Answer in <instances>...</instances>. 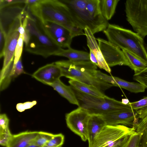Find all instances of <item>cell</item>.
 I'll list each match as a JSON object with an SVG mask.
<instances>
[{"label":"cell","instance_id":"cell-1","mask_svg":"<svg viewBox=\"0 0 147 147\" xmlns=\"http://www.w3.org/2000/svg\"><path fill=\"white\" fill-rule=\"evenodd\" d=\"M28 8L30 13L40 21L51 22L61 25L69 30L74 37L85 35L67 6L61 0H39Z\"/></svg>","mask_w":147,"mask_h":147},{"label":"cell","instance_id":"cell-2","mask_svg":"<svg viewBox=\"0 0 147 147\" xmlns=\"http://www.w3.org/2000/svg\"><path fill=\"white\" fill-rule=\"evenodd\" d=\"M22 26L25 30L24 40L26 51L46 58L56 55L62 49L48 35L40 21L30 16L28 11L25 15Z\"/></svg>","mask_w":147,"mask_h":147},{"label":"cell","instance_id":"cell-3","mask_svg":"<svg viewBox=\"0 0 147 147\" xmlns=\"http://www.w3.org/2000/svg\"><path fill=\"white\" fill-rule=\"evenodd\" d=\"M61 68L62 76L94 87L104 91L113 86L112 84L96 77L97 66L90 61H74L68 60L55 62Z\"/></svg>","mask_w":147,"mask_h":147},{"label":"cell","instance_id":"cell-4","mask_svg":"<svg viewBox=\"0 0 147 147\" xmlns=\"http://www.w3.org/2000/svg\"><path fill=\"white\" fill-rule=\"evenodd\" d=\"M103 32L108 41L120 49L133 53L147 64V46L144 39L138 33L110 24Z\"/></svg>","mask_w":147,"mask_h":147},{"label":"cell","instance_id":"cell-5","mask_svg":"<svg viewBox=\"0 0 147 147\" xmlns=\"http://www.w3.org/2000/svg\"><path fill=\"white\" fill-rule=\"evenodd\" d=\"M72 88L78 100V107L86 110L90 115H103L114 112L133 110L129 103L123 104L106 95L104 97L90 95Z\"/></svg>","mask_w":147,"mask_h":147},{"label":"cell","instance_id":"cell-6","mask_svg":"<svg viewBox=\"0 0 147 147\" xmlns=\"http://www.w3.org/2000/svg\"><path fill=\"white\" fill-rule=\"evenodd\" d=\"M69 9L75 22L82 30L86 27L92 34L105 30L109 23L107 20H102L93 18L86 8V0H62Z\"/></svg>","mask_w":147,"mask_h":147},{"label":"cell","instance_id":"cell-7","mask_svg":"<svg viewBox=\"0 0 147 147\" xmlns=\"http://www.w3.org/2000/svg\"><path fill=\"white\" fill-rule=\"evenodd\" d=\"M125 5L127 21L144 39L147 36V0H127Z\"/></svg>","mask_w":147,"mask_h":147},{"label":"cell","instance_id":"cell-8","mask_svg":"<svg viewBox=\"0 0 147 147\" xmlns=\"http://www.w3.org/2000/svg\"><path fill=\"white\" fill-rule=\"evenodd\" d=\"M28 9L25 0H0V29L7 36L13 25Z\"/></svg>","mask_w":147,"mask_h":147},{"label":"cell","instance_id":"cell-9","mask_svg":"<svg viewBox=\"0 0 147 147\" xmlns=\"http://www.w3.org/2000/svg\"><path fill=\"white\" fill-rule=\"evenodd\" d=\"M136 131L134 127L123 125H106L94 140L91 147L113 146L122 138Z\"/></svg>","mask_w":147,"mask_h":147},{"label":"cell","instance_id":"cell-10","mask_svg":"<svg viewBox=\"0 0 147 147\" xmlns=\"http://www.w3.org/2000/svg\"><path fill=\"white\" fill-rule=\"evenodd\" d=\"M90 116L86 110L80 107L65 115L67 127L84 142L87 140V127Z\"/></svg>","mask_w":147,"mask_h":147},{"label":"cell","instance_id":"cell-11","mask_svg":"<svg viewBox=\"0 0 147 147\" xmlns=\"http://www.w3.org/2000/svg\"><path fill=\"white\" fill-rule=\"evenodd\" d=\"M40 22L46 33L57 45L62 48L71 47L74 37L69 30L54 22Z\"/></svg>","mask_w":147,"mask_h":147},{"label":"cell","instance_id":"cell-12","mask_svg":"<svg viewBox=\"0 0 147 147\" xmlns=\"http://www.w3.org/2000/svg\"><path fill=\"white\" fill-rule=\"evenodd\" d=\"M96 39L103 57L110 67L117 65L129 67V64L122 50L108 41L100 38Z\"/></svg>","mask_w":147,"mask_h":147},{"label":"cell","instance_id":"cell-13","mask_svg":"<svg viewBox=\"0 0 147 147\" xmlns=\"http://www.w3.org/2000/svg\"><path fill=\"white\" fill-rule=\"evenodd\" d=\"M102 116L107 125H122L135 128L139 120L133 110L114 112Z\"/></svg>","mask_w":147,"mask_h":147},{"label":"cell","instance_id":"cell-14","mask_svg":"<svg viewBox=\"0 0 147 147\" xmlns=\"http://www.w3.org/2000/svg\"><path fill=\"white\" fill-rule=\"evenodd\" d=\"M32 76L42 83L50 86L62 75L61 68L54 62L40 68L33 73Z\"/></svg>","mask_w":147,"mask_h":147},{"label":"cell","instance_id":"cell-15","mask_svg":"<svg viewBox=\"0 0 147 147\" xmlns=\"http://www.w3.org/2000/svg\"><path fill=\"white\" fill-rule=\"evenodd\" d=\"M18 29L13 28L7 35L4 51L3 64L1 71L6 69L14 62L16 48L20 35Z\"/></svg>","mask_w":147,"mask_h":147},{"label":"cell","instance_id":"cell-16","mask_svg":"<svg viewBox=\"0 0 147 147\" xmlns=\"http://www.w3.org/2000/svg\"><path fill=\"white\" fill-rule=\"evenodd\" d=\"M96 76L98 78L112 84L113 86L121 88L133 93L144 92L146 89L142 84L139 83L126 81L117 77L109 76L96 70Z\"/></svg>","mask_w":147,"mask_h":147},{"label":"cell","instance_id":"cell-17","mask_svg":"<svg viewBox=\"0 0 147 147\" xmlns=\"http://www.w3.org/2000/svg\"><path fill=\"white\" fill-rule=\"evenodd\" d=\"M84 30L86 36L87 46L95 56L98 62V67L111 74V70L103 57L94 34L87 27Z\"/></svg>","mask_w":147,"mask_h":147},{"label":"cell","instance_id":"cell-18","mask_svg":"<svg viewBox=\"0 0 147 147\" xmlns=\"http://www.w3.org/2000/svg\"><path fill=\"white\" fill-rule=\"evenodd\" d=\"M106 125L102 115H90L87 127L88 147H91L94 140Z\"/></svg>","mask_w":147,"mask_h":147},{"label":"cell","instance_id":"cell-19","mask_svg":"<svg viewBox=\"0 0 147 147\" xmlns=\"http://www.w3.org/2000/svg\"><path fill=\"white\" fill-rule=\"evenodd\" d=\"M38 132L26 131L13 135L6 147H26L33 142Z\"/></svg>","mask_w":147,"mask_h":147},{"label":"cell","instance_id":"cell-20","mask_svg":"<svg viewBox=\"0 0 147 147\" xmlns=\"http://www.w3.org/2000/svg\"><path fill=\"white\" fill-rule=\"evenodd\" d=\"M50 86L70 103L77 105L78 107L79 106L78 100L71 86L65 84L60 79L57 80Z\"/></svg>","mask_w":147,"mask_h":147},{"label":"cell","instance_id":"cell-21","mask_svg":"<svg viewBox=\"0 0 147 147\" xmlns=\"http://www.w3.org/2000/svg\"><path fill=\"white\" fill-rule=\"evenodd\" d=\"M56 56L67 57L72 61H90L89 53L76 50L71 47L67 49H62Z\"/></svg>","mask_w":147,"mask_h":147},{"label":"cell","instance_id":"cell-22","mask_svg":"<svg viewBox=\"0 0 147 147\" xmlns=\"http://www.w3.org/2000/svg\"><path fill=\"white\" fill-rule=\"evenodd\" d=\"M68 82L72 88L85 94L98 97L106 96L104 92L92 86L72 80H70Z\"/></svg>","mask_w":147,"mask_h":147},{"label":"cell","instance_id":"cell-23","mask_svg":"<svg viewBox=\"0 0 147 147\" xmlns=\"http://www.w3.org/2000/svg\"><path fill=\"white\" fill-rule=\"evenodd\" d=\"M119 0H100V10L103 17L108 21L114 15Z\"/></svg>","mask_w":147,"mask_h":147},{"label":"cell","instance_id":"cell-24","mask_svg":"<svg viewBox=\"0 0 147 147\" xmlns=\"http://www.w3.org/2000/svg\"><path fill=\"white\" fill-rule=\"evenodd\" d=\"M129 64L135 73L140 71L147 67V64L133 53L125 49L122 50Z\"/></svg>","mask_w":147,"mask_h":147},{"label":"cell","instance_id":"cell-25","mask_svg":"<svg viewBox=\"0 0 147 147\" xmlns=\"http://www.w3.org/2000/svg\"><path fill=\"white\" fill-rule=\"evenodd\" d=\"M86 8L90 14L94 18L102 20H106L101 12L100 0H86Z\"/></svg>","mask_w":147,"mask_h":147},{"label":"cell","instance_id":"cell-26","mask_svg":"<svg viewBox=\"0 0 147 147\" xmlns=\"http://www.w3.org/2000/svg\"><path fill=\"white\" fill-rule=\"evenodd\" d=\"M129 103L132 109L137 114L139 119L147 112V96L137 101Z\"/></svg>","mask_w":147,"mask_h":147},{"label":"cell","instance_id":"cell-27","mask_svg":"<svg viewBox=\"0 0 147 147\" xmlns=\"http://www.w3.org/2000/svg\"><path fill=\"white\" fill-rule=\"evenodd\" d=\"M12 135L9 130V125L0 126L1 145L6 147Z\"/></svg>","mask_w":147,"mask_h":147},{"label":"cell","instance_id":"cell-28","mask_svg":"<svg viewBox=\"0 0 147 147\" xmlns=\"http://www.w3.org/2000/svg\"><path fill=\"white\" fill-rule=\"evenodd\" d=\"M54 135V134L51 133L39 131L38 135L33 142L42 147L51 139Z\"/></svg>","mask_w":147,"mask_h":147},{"label":"cell","instance_id":"cell-29","mask_svg":"<svg viewBox=\"0 0 147 147\" xmlns=\"http://www.w3.org/2000/svg\"><path fill=\"white\" fill-rule=\"evenodd\" d=\"M64 136L62 134H54L49 141L42 147H59L62 146L64 141Z\"/></svg>","mask_w":147,"mask_h":147},{"label":"cell","instance_id":"cell-30","mask_svg":"<svg viewBox=\"0 0 147 147\" xmlns=\"http://www.w3.org/2000/svg\"><path fill=\"white\" fill-rule=\"evenodd\" d=\"M133 78L143 85L147 89V67L140 71L135 73Z\"/></svg>","mask_w":147,"mask_h":147},{"label":"cell","instance_id":"cell-31","mask_svg":"<svg viewBox=\"0 0 147 147\" xmlns=\"http://www.w3.org/2000/svg\"><path fill=\"white\" fill-rule=\"evenodd\" d=\"M22 64L21 58L16 63L14 64L12 68L10 76L12 79L17 77L22 74H25Z\"/></svg>","mask_w":147,"mask_h":147},{"label":"cell","instance_id":"cell-32","mask_svg":"<svg viewBox=\"0 0 147 147\" xmlns=\"http://www.w3.org/2000/svg\"><path fill=\"white\" fill-rule=\"evenodd\" d=\"M24 39L23 35L20 34L15 50L14 59V64L16 63L21 58L24 42Z\"/></svg>","mask_w":147,"mask_h":147},{"label":"cell","instance_id":"cell-33","mask_svg":"<svg viewBox=\"0 0 147 147\" xmlns=\"http://www.w3.org/2000/svg\"><path fill=\"white\" fill-rule=\"evenodd\" d=\"M142 132L136 131L131 135L125 147H138Z\"/></svg>","mask_w":147,"mask_h":147},{"label":"cell","instance_id":"cell-34","mask_svg":"<svg viewBox=\"0 0 147 147\" xmlns=\"http://www.w3.org/2000/svg\"><path fill=\"white\" fill-rule=\"evenodd\" d=\"M36 100L27 101L23 103H20L17 104L16 108L18 111L21 112L26 109H30L36 105Z\"/></svg>","mask_w":147,"mask_h":147},{"label":"cell","instance_id":"cell-35","mask_svg":"<svg viewBox=\"0 0 147 147\" xmlns=\"http://www.w3.org/2000/svg\"><path fill=\"white\" fill-rule=\"evenodd\" d=\"M7 36L0 29V57H3L4 51Z\"/></svg>","mask_w":147,"mask_h":147},{"label":"cell","instance_id":"cell-36","mask_svg":"<svg viewBox=\"0 0 147 147\" xmlns=\"http://www.w3.org/2000/svg\"><path fill=\"white\" fill-rule=\"evenodd\" d=\"M131 135L127 136L123 138L117 143L113 146H107L104 147H125Z\"/></svg>","mask_w":147,"mask_h":147},{"label":"cell","instance_id":"cell-37","mask_svg":"<svg viewBox=\"0 0 147 147\" xmlns=\"http://www.w3.org/2000/svg\"><path fill=\"white\" fill-rule=\"evenodd\" d=\"M142 132L138 147H147V128Z\"/></svg>","mask_w":147,"mask_h":147},{"label":"cell","instance_id":"cell-38","mask_svg":"<svg viewBox=\"0 0 147 147\" xmlns=\"http://www.w3.org/2000/svg\"><path fill=\"white\" fill-rule=\"evenodd\" d=\"M140 125L143 129L144 130L147 128V116L144 117L141 120Z\"/></svg>","mask_w":147,"mask_h":147},{"label":"cell","instance_id":"cell-39","mask_svg":"<svg viewBox=\"0 0 147 147\" xmlns=\"http://www.w3.org/2000/svg\"><path fill=\"white\" fill-rule=\"evenodd\" d=\"M89 55L90 61L96 66H98V64L96 58L91 50L90 51Z\"/></svg>","mask_w":147,"mask_h":147},{"label":"cell","instance_id":"cell-40","mask_svg":"<svg viewBox=\"0 0 147 147\" xmlns=\"http://www.w3.org/2000/svg\"><path fill=\"white\" fill-rule=\"evenodd\" d=\"M26 147H41L35 143L32 142L27 146Z\"/></svg>","mask_w":147,"mask_h":147},{"label":"cell","instance_id":"cell-41","mask_svg":"<svg viewBox=\"0 0 147 147\" xmlns=\"http://www.w3.org/2000/svg\"><path fill=\"white\" fill-rule=\"evenodd\" d=\"M121 102L123 104H127L129 103V100L128 99H122Z\"/></svg>","mask_w":147,"mask_h":147},{"label":"cell","instance_id":"cell-42","mask_svg":"<svg viewBox=\"0 0 147 147\" xmlns=\"http://www.w3.org/2000/svg\"><path fill=\"white\" fill-rule=\"evenodd\" d=\"M146 116H147V112L141 117L140 118V119Z\"/></svg>","mask_w":147,"mask_h":147},{"label":"cell","instance_id":"cell-43","mask_svg":"<svg viewBox=\"0 0 147 147\" xmlns=\"http://www.w3.org/2000/svg\"><path fill=\"white\" fill-rule=\"evenodd\" d=\"M62 147V146H60V147Z\"/></svg>","mask_w":147,"mask_h":147}]
</instances>
